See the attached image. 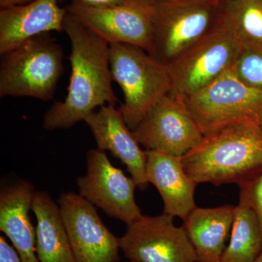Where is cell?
Returning a JSON list of instances; mask_svg holds the SVG:
<instances>
[{
	"instance_id": "cell-1",
	"label": "cell",
	"mask_w": 262,
	"mask_h": 262,
	"mask_svg": "<svg viewBox=\"0 0 262 262\" xmlns=\"http://www.w3.org/2000/svg\"><path fill=\"white\" fill-rule=\"evenodd\" d=\"M63 31L71 42V77L67 95L43 117L46 130L67 129L84 121L96 108L115 104L110 60V44L68 13Z\"/></svg>"
},
{
	"instance_id": "cell-2",
	"label": "cell",
	"mask_w": 262,
	"mask_h": 262,
	"mask_svg": "<svg viewBox=\"0 0 262 262\" xmlns=\"http://www.w3.org/2000/svg\"><path fill=\"white\" fill-rule=\"evenodd\" d=\"M182 163L198 184L242 187L262 171V128L256 124L242 123L207 134L182 157Z\"/></svg>"
},
{
	"instance_id": "cell-3",
	"label": "cell",
	"mask_w": 262,
	"mask_h": 262,
	"mask_svg": "<svg viewBox=\"0 0 262 262\" xmlns=\"http://www.w3.org/2000/svg\"><path fill=\"white\" fill-rule=\"evenodd\" d=\"M113 81L122 89L124 102L119 108L131 130L148 111L171 91L168 66L149 53L130 45H110Z\"/></svg>"
},
{
	"instance_id": "cell-4",
	"label": "cell",
	"mask_w": 262,
	"mask_h": 262,
	"mask_svg": "<svg viewBox=\"0 0 262 262\" xmlns=\"http://www.w3.org/2000/svg\"><path fill=\"white\" fill-rule=\"evenodd\" d=\"M0 97H53L63 71V51L48 34L26 41L2 56Z\"/></svg>"
},
{
	"instance_id": "cell-5",
	"label": "cell",
	"mask_w": 262,
	"mask_h": 262,
	"mask_svg": "<svg viewBox=\"0 0 262 262\" xmlns=\"http://www.w3.org/2000/svg\"><path fill=\"white\" fill-rule=\"evenodd\" d=\"M184 101L204 136L237 124L262 128V90L244 83L232 68Z\"/></svg>"
},
{
	"instance_id": "cell-6",
	"label": "cell",
	"mask_w": 262,
	"mask_h": 262,
	"mask_svg": "<svg viewBox=\"0 0 262 262\" xmlns=\"http://www.w3.org/2000/svg\"><path fill=\"white\" fill-rule=\"evenodd\" d=\"M242 50L233 34L218 24L167 63L171 80L170 94L184 98L204 89L232 68Z\"/></svg>"
},
{
	"instance_id": "cell-7",
	"label": "cell",
	"mask_w": 262,
	"mask_h": 262,
	"mask_svg": "<svg viewBox=\"0 0 262 262\" xmlns=\"http://www.w3.org/2000/svg\"><path fill=\"white\" fill-rule=\"evenodd\" d=\"M157 0H123L120 4L94 7L73 0L67 10L108 44L130 45L154 52Z\"/></svg>"
},
{
	"instance_id": "cell-8",
	"label": "cell",
	"mask_w": 262,
	"mask_h": 262,
	"mask_svg": "<svg viewBox=\"0 0 262 262\" xmlns=\"http://www.w3.org/2000/svg\"><path fill=\"white\" fill-rule=\"evenodd\" d=\"M215 0H157L152 56L168 63L218 25Z\"/></svg>"
},
{
	"instance_id": "cell-9",
	"label": "cell",
	"mask_w": 262,
	"mask_h": 262,
	"mask_svg": "<svg viewBox=\"0 0 262 262\" xmlns=\"http://www.w3.org/2000/svg\"><path fill=\"white\" fill-rule=\"evenodd\" d=\"M174 217L142 215L127 225L119 239L120 251L130 261L196 262L194 248L185 229L177 227Z\"/></svg>"
},
{
	"instance_id": "cell-10",
	"label": "cell",
	"mask_w": 262,
	"mask_h": 262,
	"mask_svg": "<svg viewBox=\"0 0 262 262\" xmlns=\"http://www.w3.org/2000/svg\"><path fill=\"white\" fill-rule=\"evenodd\" d=\"M132 131L146 150L179 157L196 147L204 137L184 98L170 94L155 103Z\"/></svg>"
},
{
	"instance_id": "cell-11",
	"label": "cell",
	"mask_w": 262,
	"mask_h": 262,
	"mask_svg": "<svg viewBox=\"0 0 262 262\" xmlns=\"http://www.w3.org/2000/svg\"><path fill=\"white\" fill-rule=\"evenodd\" d=\"M87 171L77 179L79 194L105 213L127 225L142 215L135 201V181L108 160L106 152L90 149L86 156Z\"/></svg>"
},
{
	"instance_id": "cell-12",
	"label": "cell",
	"mask_w": 262,
	"mask_h": 262,
	"mask_svg": "<svg viewBox=\"0 0 262 262\" xmlns=\"http://www.w3.org/2000/svg\"><path fill=\"white\" fill-rule=\"evenodd\" d=\"M58 206L76 262H117L119 239L92 203L77 193H62Z\"/></svg>"
},
{
	"instance_id": "cell-13",
	"label": "cell",
	"mask_w": 262,
	"mask_h": 262,
	"mask_svg": "<svg viewBox=\"0 0 262 262\" xmlns=\"http://www.w3.org/2000/svg\"><path fill=\"white\" fill-rule=\"evenodd\" d=\"M89 125L97 149L108 151L127 167L131 178L141 190L148 187L146 177V151L141 149L121 112L114 104L104 105L84 120Z\"/></svg>"
},
{
	"instance_id": "cell-14",
	"label": "cell",
	"mask_w": 262,
	"mask_h": 262,
	"mask_svg": "<svg viewBox=\"0 0 262 262\" xmlns=\"http://www.w3.org/2000/svg\"><path fill=\"white\" fill-rule=\"evenodd\" d=\"M67 9L57 0H34L1 8L0 54L9 53L26 41L51 32L63 31Z\"/></svg>"
},
{
	"instance_id": "cell-15",
	"label": "cell",
	"mask_w": 262,
	"mask_h": 262,
	"mask_svg": "<svg viewBox=\"0 0 262 262\" xmlns=\"http://www.w3.org/2000/svg\"><path fill=\"white\" fill-rule=\"evenodd\" d=\"M146 151V177L163 199V213L183 221L196 208L198 184L186 173L182 157L155 150Z\"/></svg>"
},
{
	"instance_id": "cell-16",
	"label": "cell",
	"mask_w": 262,
	"mask_h": 262,
	"mask_svg": "<svg viewBox=\"0 0 262 262\" xmlns=\"http://www.w3.org/2000/svg\"><path fill=\"white\" fill-rule=\"evenodd\" d=\"M35 191L21 181L0 193V229L10 239L22 262H39L36 249V229L29 217Z\"/></svg>"
},
{
	"instance_id": "cell-17",
	"label": "cell",
	"mask_w": 262,
	"mask_h": 262,
	"mask_svg": "<svg viewBox=\"0 0 262 262\" xmlns=\"http://www.w3.org/2000/svg\"><path fill=\"white\" fill-rule=\"evenodd\" d=\"M234 206L195 208L184 220L196 262H220L232 231Z\"/></svg>"
},
{
	"instance_id": "cell-18",
	"label": "cell",
	"mask_w": 262,
	"mask_h": 262,
	"mask_svg": "<svg viewBox=\"0 0 262 262\" xmlns=\"http://www.w3.org/2000/svg\"><path fill=\"white\" fill-rule=\"evenodd\" d=\"M36 249L39 262H76L59 206L45 191L34 192Z\"/></svg>"
},
{
	"instance_id": "cell-19",
	"label": "cell",
	"mask_w": 262,
	"mask_h": 262,
	"mask_svg": "<svg viewBox=\"0 0 262 262\" xmlns=\"http://www.w3.org/2000/svg\"><path fill=\"white\" fill-rule=\"evenodd\" d=\"M262 253V229L252 208L239 201L230 238L220 262H254Z\"/></svg>"
},
{
	"instance_id": "cell-20",
	"label": "cell",
	"mask_w": 262,
	"mask_h": 262,
	"mask_svg": "<svg viewBox=\"0 0 262 262\" xmlns=\"http://www.w3.org/2000/svg\"><path fill=\"white\" fill-rule=\"evenodd\" d=\"M218 24L243 48L262 49V0H225Z\"/></svg>"
},
{
	"instance_id": "cell-21",
	"label": "cell",
	"mask_w": 262,
	"mask_h": 262,
	"mask_svg": "<svg viewBox=\"0 0 262 262\" xmlns=\"http://www.w3.org/2000/svg\"><path fill=\"white\" fill-rule=\"evenodd\" d=\"M232 70L244 83L262 90V49L243 48Z\"/></svg>"
},
{
	"instance_id": "cell-22",
	"label": "cell",
	"mask_w": 262,
	"mask_h": 262,
	"mask_svg": "<svg viewBox=\"0 0 262 262\" xmlns=\"http://www.w3.org/2000/svg\"><path fill=\"white\" fill-rule=\"evenodd\" d=\"M239 189V201H244L252 208L257 215L262 229V171Z\"/></svg>"
},
{
	"instance_id": "cell-23",
	"label": "cell",
	"mask_w": 262,
	"mask_h": 262,
	"mask_svg": "<svg viewBox=\"0 0 262 262\" xmlns=\"http://www.w3.org/2000/svg\"><path fill=\"white\" fill-rule=\"evenodd\" d=\"M0 262H22L16 250L0 236Z\"/></svg>"
},
{
	"instance_id": "cell-24",
	"label": "cell",
	"mask_w": 262,
	"mask_h": 262,
	"mask_svg": "<svg viewBox=\"0 0 262 262\" xmlns=\"http://www.w3.org/2000/svg\"><path fill=\"white\" fill-rule=\"evenodd\" d=\"M84 4L94 7H108L120 4L123 0H79Z\"/></svg>"
},
{
	"instance_id": "cell-25",
	"label": "cell",
	"mask_w": 262,
	"mask_h": 262,
	"mask_svg": "<svg viewBox=\"0 0 262 262\" xmlns=\"http://www.w3.org/2000/svg\"><path fill=\"white\" fill-rule=\"evenodd\" d=\"M32 1L34 0H0V8H5L15 5L27 4Z\"/></svg>"
},
{
	"instance_id": "cell-26",
	"label": "cell",
	"mask_w": 262,
	"mask_h": 262,
	"mask_svg": "<svg viewBox=\"0 0 262 262\" xmlns=\"http://www.w3.org/2000/svg\"><path fill=\"white\" fill-rule=\"evenodd\" d=\"M254 262H262V253L259 256H258V258Z\"/></svg>"
},
{
	"instance_id": "cell-27",
	"label": "cell",
	"mask_w": 262,
	"mask_h": 262,
	"mask_svg": "<svg viewBox=\"0 0 262 262\" xmlns=\"http://www.w3.org/2000/svg\"><path fill=\"white\" fill-rule=\"evenodd\" d=\"M215 1L220 2H220L222 1V0H215ZM223 1H225V0H223Z\"/></svg>"
},
{
	"instance_id": "cell-28",
	"label": "cell",
	"mask_w": 262,
	"mask_h": 262,
	"mask_svg": "<svg viewBox=\"0 0 262 262\" xmlns=\"http://www.w3.org/2000/svg\"><path fill=\"white\" fill-rule=\"evenodd\" d=\"M130 262H135V261H130Z\"/></svg>"
}]
</instances>
